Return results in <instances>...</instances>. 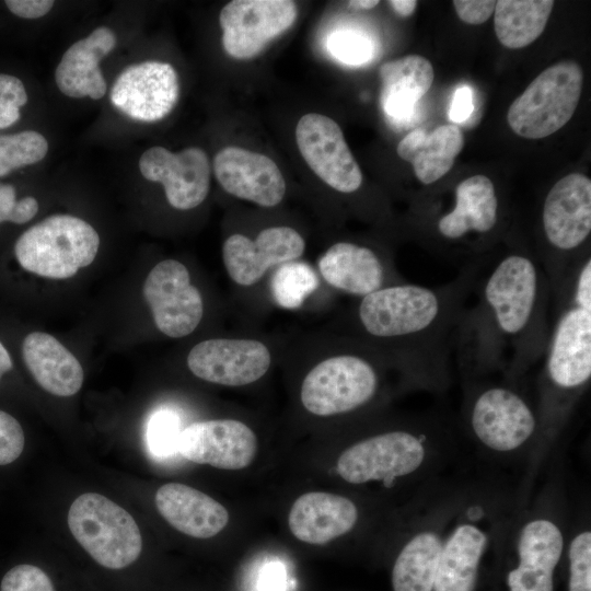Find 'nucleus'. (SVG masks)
I'll return each instance as SVG.
<instances>
[{
	"label": "nucleus",
	"instance_id": "nucleus-31",
	"mask_svg": "<svg viewBox=\"0 0 591 591\" xmlns=\"http://www.w3.org/2000/svg\"><path fill=\"white\" fill-rule=\"evenodd\" d=\"M442 548L433 532L415 535L398 554L392 569L394 591H433Z\"/></svg>",
	"mask_w": 591,
	"mask_h": 591
},
{
	"label": "nucleus",
	"instance_id": "nucleus-17",
	"mask_svg": "<svg viewBox=\"0 0 591 591\" xmlns=\"http://www.w3.org/2000/svg\"><path fill=\"white\" fill-rule=\"evenodd\" d=\"M305 242L290 227L279 225L262 230L254 240L235 233L222 245V260L229 277L248 287L258 282L265 273L302 256Z\"/></svg>",
	"mask_w": 591,
	"mask_h": 591
},
{
	"label": "nucleus",
	"instance_id": "nucleus-49",
	"mask_svg": "<svg viewBox=\"0 0 591 591\" xmlns=\"http://www.w3.org/2000/svg\"><path fill=\"white\" fill-rule=\"evenodd\" d=\"M2 374H3V373L0 371V380H1Z\"/></svg>",
	"mask_w": 591,
	"mask_h": 591
},
{
	"label": "nucleus",
	"instance_id": "nucleus-6",
	"mask_svg": "<svg viewBox=\"0 0 591 591\" xmlns=\"http://www.w3.org/2000/svg\"><path fill=\"white\" fill-rule=\"evenodd\" d=\"M73 537L101 566L121 569L139 557L142 537L134 518L120 506L95 493L80 495L68 512Z\"/></svg>",
	"mask_w": 591,
	"mask_h": 591
},
{
	"label": "nucleus",
	"instance_id": "nucleus-20",
	"mask_svg": "<svg viewBox=\"0 0 591 591\" xmlns=\"http://www.w3.org/2000/svg\"><path fill=\"white\" fill-rule=\"evenodd\" d=\"M500 205L491 179L474 175L454 188L450 210L437 216L433 224L438 236L450 243L464 242L470 234L488 235L499 223Z\"/></svg>",
	"mask_w": 591,
	"mask_h": 591
},
{
	"label": "nucleus",
	"instance_id": "nucleus-24",
	"mask_svg": "<svg viewBox=\"0 0 591 591\" xmlns=\"http://www.w3.org/2000/svg\"><path fill=\"white\" fill-rule=\"evenodd\" d=\"M357 520V507L347 497L311 491L293 502L288 526L299 541L322 545L348 533Z\"/></svg>",
	"mask_w": 591,
	"mask_h": 591
},
{
	"label": "nucleus",
	"instance_id": "nucleus-1",
	"mask_svg": "<svg viewBox=\"0 0 591 591\" xmlns=\"http://www.w3.org/2000/svg\"><path fill=\"white\" fill-rule=\"evenodd\" d=\"M474 304L461 317L457 356L477 369L517 375L543 358L552 322V291L540 262L513 251L482 268Z\"/></svg>",
	"mask_w": 591,
	"mask_h": 591
},
{
	"label": "nucleus",
	"instance_id": "nucleus-40",
	"mask_svg": "<svg viewBox=\"0 0 591 591\" xmlns=\"http://www.w3.org/2000/svg\"><path fill=\"white\" fill-rule=\"evenodd\" d=\"M452 3L460 20L472 25L486 22L496 7L494 0H455Z\"/></svg>",
	"mask_w": 591,
	"mask_h": 591
},
{
	"label": "nucleus",
	"instance_id": "nucleus-46",
	"mask_svg": "<svg viewBox=\"0 0 591 591\" xmlns=\"http://www.w3.org/2000/svg\"><path fill=\"white\" fill-rule=\"evenodd\" d=\"M387 3L398 15L404 18L412 15L417 7V1L415 0H392Z\"/></svg>",
	"mask_w": 591,
	"mask_h": 591
},
{
	"label": "nucleus",
	"instance_id": "nucleus-12",
	"mask_svg": "<svg viewBox=\"0 0 591 591\" xmlns=\"http://www.w3.org/2000/svg\"><path fill=\"white\" fill-rule=\"evenodd\" d=\"M296 140L306 164L329 187L344 194L360 188L361 170L334 119L305 114L297 124Z\"/></svg>",
	"mask_w": 591,
	"mask_h": 591
},
{
	"label": "nucleus",
	"instance_id": "nucleus-10",
	"mask_svg": "<svg viewBox=\"0 0 591 591\" xmlns=\"http://www.w3.org/2000/svg\"><path fill=\"white\" fill-rule=\"evenodd\" d=\"M142 292L155 326L169 337L189 335L204 316L201 293L190 282L187 267L176 259L158 263L148 274Z\"/></svg>",
	"mask_w": 591,
	"mask_h": 591
},
{
	"label": "nucleus",
	"instance_id": "nucleus-37",
	"mask_svg": "<svg viewBox=\"0 0 591 591\" xmlns=\"http://www.w3.org/2000/svg\"><path fill=\"white\" fill-rule=\"evenodd\" d=\"M27 102L23 82L11 74L0 73V129L15 124L20 108Z\"/></svg>",
	"mask_w": 591,
	"mask_h": 591
},
{
	"label": "nucleus",
	"instance_id": "nucleus-22",
	"mask_svg": "<svg viewBox=\"0 0 591 591\" xmlns=\"http://www.w3.org/2000/svg\"><path fill=\"white\" fill-rule=\"evenodd\" d=\"M115 45L116 35L106 26L95 28L86 37L72 44L62 55L55 71L59 91L73 99H102L107 91V84L99 65Z\"/></svg>",
	"mask_w": 591,
	"mask_h": 591
},
{
	"label": "nucleus",
	"instance_id": "nucleus-26",
	"mask_svg": "<svg viewBox=\"0 0 591 591\" xmlns=\"http://www.w3.org/2000/svg\"><path fill=\"white\" fill-rule=\"evenodd\" d=\"M22 356L36 383L61 397L77 394L83 384V369L77 357L57 338L32 332L22 343Z\"/></svg>",
	"mask_w": 591,
	"mask_h": 591
},
{
	"label": "nucleus",
	"instance_id": "nucleus-15",
	"mask_svg": "<svg viewBox=\"0 0 591 591\" xmlns=\"http://www.w3.org/2000/svg\"><path fill=\"white\" fill-rule=\"evenodd\" d=\"M271 355L259 340L210 338L195 345L187 367L197 378L224 386H242L259 380L269 369Z\"/></svg>",
	"mask_w": 591,
	"mask_h": 591
},
{
	"label": "nucleus",
	"instance_id": "nucleus-48",
	"mask_svg": "<svg viewBox=\"0 0 591 591\" xmlns=\"http://www.w3.org/2000/svg\"><path fill=\"white\" fill-rule=\"evenodd\" d=\"M349 7L354 9H361V10H369L379 4V1L376 0H356V1H349Z\"/></svg>",
	"mask_w": 591,
	"mask_h": 591
},
{
	"label": "nucleus",
	"instance_id": "nucleus-9",
	"mask_svg": "<svg viewBox=\"0 0 591 591\" xmlns=\"http://www.w3.org/2000/svg\"><path fill=\"white\" fill-rule=\"evenodd\" d=\"M425 459L422 438L407 430H391L363 439L338 457L337 472L350 484L391 480L415 472Z\"/></svg>",
	"mask_w": 591,
	"mask_h": 591
},
{
	"label": "nucleus",
	"instance_id": "nucleus-47",
	"mask_svg": "<svg viewBox=\"0 0 591 591\" xmlns=\"http://www.w3.org/2000/svg\"><path fill=\"white\" fill-rule=\"evenodd\" d=\"M13 367L12 359L10 357L9 351L3 346V344L0 341V371L2 373H5L10 371Z\"/></svg>",
	"mask_w": 591,
	"mask_h": 591
},
{
	"label": "nucleus",
	"instance_id": "nucleus-2",
	"mask_svg": "<svg viewBox=\"0 0 591 591\" xmlns=\"http://www.w3.org/2000/svg\"><path fill=\"white\" fill-rule=\"evenodd\" d=\"M483 263L462 267L436 287L405 281L360 299L357 321L363 334L386 343L409 375L433 383L447 375L457 327Z\"/></svg>",
	"mask_w": 591,
	"mask_h": 591
},
{
	"label": "nucleus",
	"instance_id": "nucleus-25",
	"mask_svg": "<svg viewBox=\"0 0 591 591\" xmlns=\"http://www.w3.org/2000/svg\"><path fill=\"white\" fill-rule=\"evenodd\" d=\"M164 520L183 534L195 538H210L229 522L224 506L205 493L179 483L161 486L154 497Z\"/></svg>",
	"mask_w": 591,
	"mask_h": 591
},
{
	"label": "nucleus",
	"instance_id": "nucleus-4",
	"mask_svg": "<svg viewBox=\"0 0 591 591\" xmlns=\"http://www.w3.org/2000/svg\"><path fill=\"white\" fill-rule=\"evenodd\" d=\"M541 224L547 245L541 257L552 297L589 254H581L591 232V181L570 173L548 190L542 206Z\"/></svg>",
	"mask_w": 591,
	"mask_h": 591
},
{
	"label": "nucleus",
	"instance_id": "nucleus-42",
	"mask_svg": "<svg viewBox=\"0 0 591 591\" xmlns=\"http://www.w3.org/2000/svg\"><path fill=\"white\" fill-rule=\"evenodd\" d=\"M474 111L473 92L468 85H462L456 89L449 112L452 121L463 123Z\"/></svg>",
	"mask_w": 591,
	"mask_h": 591
},
{
	"label": "nucleus",
	"instance_id": "nucleus-44",
	"mask_svg": "<svg viewBox=\"0 0 591 591\" xmlns=\"http://www.w3.org/2000/svg\"><path fill=\"white\" fill-rule=\"evenodd\" d=\"M38 207V201L32 196H26L18 200L13 209L11 222L15 224L28 222L37 213Z\"/></svg>",
	"mask_w": 591,
	"mask_h": 591
},
{
	"label": "nucleus",
	"instance_id": "nucleus-34",
	"mask_svg": "<svg viewBox=\"0 0 591 591\" xmlns=\"http://www.w3.org/2000/svg\"><path fill=\"white\" fill-rule=\"evenodd\" d=\"M179 419L170 409L155 412L147 426L146 439L150 452L158 457H167L178 452L181 434Z\"/></svg>",
	"mask_w": 591,
	"mask_h": 591
},
{
	"label": "nucleus",
	"instance_id": "nucleus-32",
	"mask_svg": "<svg viewBox=\"0 0 591 591\" xmlns=\"http://www.w3.org/2000/svg\"><path fill=\"white\" fill-rule=\"evenodd\" d=\"M318 279L304 263L289 262L279 266L271 279V294L278 305L298 309L317 288Z\"/></svg>",
	"mask_w": 591,
	"mask_h": 591
},
{
	"label": "nucleus",
	"instance_id": "nucleus-39",
	"mask_svg": "<svg viewBox=\"0 0 591 591\" xmlns=\"http://www.w3.org/2000/svg\"><path fill=\"white\" fill-rule=\"evenodd\" d=\"M25 437L20 422L0 409V465L14 462L23 452Z\"/></svg>",
	"mask_w": 591,
	"mask_h": 591
},
{
	"label": "nucleus",
	"instance_id": "nucleus-28",
	"mask_svg": "<svg viewBox=\"0 0 591 591\" xmlns=\"http://www.w3.org/2000/svg\"><path fill=\"white\" fill-rule=\"evenodd\" d=\"M463 147L462 130L455 125H442L429 134L414 129L399 141L396 151L413 165L417 179L430 185L452 169Z\"/></svg>",
	"mask_w": 591,
	"mask_h": 591
},
{
	"label": "nucleus",
	"instance_id": "nucleus-36",
	"mask_svg": "<svg viewBox=\"0 0 591 591\" xmlns=\"http://www.w3.org/2000/svg\"><path fill=\"white\" fill-rule=\"evenodd\" d=\"M569 591H591V533L578 534L569 547Z\"/></svg>",
	"mask_w": 591,
	"mask_h": 591
},
{
	"label": "nucleus",
	"instance_id": "nucleus-13",
	"mask_svg": "<svg viewBox=\"0 0 591 591\" xmlns=\"http://www.w3.org/2000/svg\"><path fill=\"white\" fill-rule=\"evenodd\" d=\"M470 424L483 444L500 452L521 447L537 426L528 402L505 385H490L478 391L471 405Z\"/></svg>",
	"mask_w": 591,
	"mask_h": 591
},
{
	"label": "nucleus",
	"instance_id": "nucleus-14",
	"mask_svg": "<svg viewBox=\"0 0 591 591\" xmlns=\"http://www.w3.org/2000/svg\"><path fill=\"white\" fill-rule=\"evenodd\" d=\"M179 96V82L171 63L147 60L125 68L111 90L112 104L129 118L154 123L166 117Z\"/></svg>",
	"mask_w": 591,
	"mask_h": 591
},
{
	"label": "nucleus",
	"instance_id": "nucleus-19",
	"mask_svg": "<svg viewBox=\"0 0 591 591\" xmlns=\"http://www.w3.org/2000/svg\"><path fill=\"white\" fill-rule=\"evenodd\" d=\"M212 166L220 186L236 198L275 207L285 197L283 175L265 154L229 146L216 153Z\"/></svg>",
	"mask_w": 591,
	"mask_h": 591
},
{
	"label": "nucleus",
	"instance_id": "nucleus-8",
	"mask_svg": "<svg viewBox=\"0 0 591 591\" xmlns=\"http://www.w3.org/2000/svg\"><path fill=\"white\" fill-rule=\"evenodd\" d=\"M380 376L369 357L345 352L313 367L301 385L304 408L316 416L346 414L368 404L376 394Z\"/></svg>",
	"mask_w": 591,
	"mask_h": 591
},
{
	"label": "nucleus",
	"instance_id": "nucleus-45",
	"mask_svg": "<svg viewBox=\"0 0 591 591\" xmlns=\"http://www.w3.org/2000/svg\"><path fill=\"white\" fill-rule=\"evenodd\" d=\"M16 201L14 187L10 184L0 183V223L3 221L11 222Z\"/></svg>",
	"mask_w": 591,
	"mask_h": 591
},
{
	"label": "nucleus",
	"instance_id": "nucleus-3",
	"mask_svg": "<svg viewBox=\"0 0 591 591\" xmlns=\"http://www.w3.org/2000/svg\"><path fill=\"white\" fill-rule=\"evenodd\" d=\"M552 322L543 375L556 391L575 392L591 376V257L552 297Z\"/></svg>",
	"mask_w": 591,
	"mask_h": 591
},
{
	"label": "nucleus",
	"instance_id": "nucleus-7",
	"mask_svg": "<svg viewBox=\"0 0 591 591\" xmlns=\"http://www.w3.org/2000/svg\"><path fill=\"white\" fill-rule=\"evenodd\" d=\"M582 83L583 72L577 62L565 60L549 66L510 105V128L525 139L553 135L572 117Z\"/></svg>",
	"mask_w": 591,
	"mask_h": 591
},
{
	"label": "nucleus",
	"instance_id": "nucleus-5",
	"mask_svg": "<svg viewBox=\"0 0 591 591\" xmlns=\"http://www.w3.org/2000/svg\"><path fill=\"white\" fill-rule=\"evenodd\" d=\"M99 247V233L90 223L71 215H53L20 235L14 255L28 273L67 279L92 264Z\"/></svg>",
	"mask_w": 591,
	"mask_h": 591
},
{
	"label": "nucleus",
	"instance_id": "nucleus-18",
	"mask_svg": "<svg viewBox=\"0 0 591 591\" xmlns=\"http://www.w3.org/2000/svg\"><path fill=\"white\" fill-rule=\"evenodd\" d=\"M257 448L254 431L235 419L194 422L181 431L178 439V453L186 460L229 471L247 467Z\"/></svg>",
	"mask_w": 591,
	"mask_h": 591
},
{
	"label": "nucleus",
	"instance_id": "nucleus-43",
	"mask_svg": "<svg viewBox=\"0 0 591 591\" xmlns=\"http://www.w3.org/2000/svg\"><path fill=\"white\" fill-rule=\"evenodd\" d=\"M283 569L279 564L265 567L259 580V591H283Z\"/></svg>",
	"mask_w": 591,
	"mask_h": 591
},
{
	"label": "nucleus",
	"instance_id": "nucleus-41",
	"mask_svg": "<svg viewBox=\"0 0 591 591\" xmlns=\"http://www.w3.org/2000/svg\"><path fill=\"white\" fill-rule=\"evenodd\" d=\"M4 3L16 16L38 19L46 15L55 2L51 0H7Z\"/></svg>",
	"mask_w": 591,
	"mask_h": 591
},
{
	"label": "nucleus",
	"instance_id": "nucleus-21",
	"mask_svg": "<svg viewBox=\"0 0 591 591\" xmlns=\"http://www.w3.org/2000/svg\"><path fill=\"white\" fill-rule=\"evenodd\" d=\"M324 281L345 293L364 297L387 285L391 268L384 258L369 246L354 242H336L317 262Z\"/></svg>",
	"mask_w": 591,
	"mask_h": 591
},
{
	"label": "nucleus",
	"instance_id": "nucleus-29",
	"mask_svg": "<svg viewBox=\"0 0 591 591\" xmlns=\"http://www.w3.org/2000/svg\"><path fill=\"white\" fill-rule=\"evenodd\" d=\"M486 535L463 524L442 545L433 591H474Z\"/></svg>",
	"mask_w": 591,
	"mask_h": 591
},
{
	"label": "nucleus",
	"instance_id": "nucleus-30",
	"mask_svg": "<svg viewBox=\"0 0 591 591\" xmlns=\"http://www.w3.org/2000/svg\"><path fill=\"white\" fill-rule=\"evenodd\" d=\"M552 0H500L494 11L495 33L507 48L532 44L544 31L554 8Z\"/></svg>",
	"mask_w": 591,
	"mask_h": 591
},
{
	"label": "nucleus",
	"instance_id": "nucleus-35",
	"mask_svg": "<svg viewBox=\"0 0 591 591\" xmlns=\"http://www.w3.org/2000/svg\"><path fill=\"white\" fill-rule=\"evenodd\" d=\"M329 53L337 60L351 66L366 63L373 54L371 40L355 31H336L327 40Z\"/></svg>",
	"mask_w": 591,
	"mask_h": 591
},
{
	"label": "nucleus",
	"instance_id": "nucleus-33",
	"mask_svg": "<svg viewBox=\"0 0 591 591\" xmlns=\"http://www.w3.org/2000/svg\"><path fill=\"white\" fill-rule=\"evenodd\" d=\"M48 151L46 138L34 130L0 135V177L42 161Z\"/></svg>",
	"mask_w": 591,
	"mask_h": 591
},
{
	"label": "nucleus",
	"instance_id": "nucleus-11",
	"mask_svg": "<svg viewBox=\"0 0 591 591\" xmlns=\"http://www.w3.org/2000/svg\"><path fill=\"white\" fill-rule=\"evenodd\" d=\"M297 5L290 0H233L220 11L222 45L236 59L257 56L294 23Z\"/></svg>",
	"mask_w": 591,
	"mask_h": 591
},
{
	"label": "nucleus",
	"instance_id": "nucleus-16",
	"mask_svg": "<svg viewBox=\"0 0 591 591\" xmlns=\"http://www.w3.org/2000/svg\"><path fill=\"white\" fill-rule=\"evenodd\" d=\"M139 170L146 179L163 185L169 204L177 210L198 207L209 193V159L197 147L179 152L151 147L140 157Z\"/></svg>",
	"mask_w": 591,
	"mask_h": 591
},
{
	"label": "nucleus",
	"instance_id": "nucleus-38",
	"mask_svg": "<svg viewBox=\"0 0 591 591\" xmlns=\"http://www.w3.org/2000/svg\"><path fill=\"white\" fill-rule=\"evenodd\" d=\"M0 591H55L47 573L37 566L21 564L2 578Z\"/></svg>",
	"mask_w": 591,
	"mask_h": 591
},
{
	"label": "nucleus",
	"instance_id": "nucleus-27",
	"mask_svg": "<svg viewBox=\"0 0 591 591\" xmlns=\"http://www.w3.org/2000/svg\"><path fill=\"white\" fill-rule=\"evenodd\" d=\"M381 104L385 115L396 124L410 119L416 103L429 91L434 71L420 55H408L383 63Z\"/></svg>",
	"mask_w": 591,
	"mask_h": 591
},
{
	"label": "nucleus",
	"instance_id": "nucleus-23",
	"mask_svg": "<svg viewBox=\"0 0 591 591\" xmlns=\"http://www.w3.org/2000/svg\"><path fill=\"white\" fill-rule=\"evenodd\" d=\"M563 546V534L553 522L540 519L525 524L518 542L519 565L507 578L510 591H553Z\"/></svg>",
	"mask_w": 591,
	"mask_h": 591
}]
</instances>
